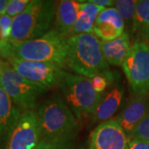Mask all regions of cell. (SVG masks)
<instances>
[{
  "label": "cell",
  "instance_id": "obj_17",
  "mask_svg": "<svg viewBox=\"0 0 149 149\" xmlns=\"http://www.w3.org/2000/svg\"><path fill=\"white\" fill-rule=\"evenodd\" d=\"M131 35L133 42H149V0H139L133 17Z\"/></svg>",
  "mask_w": 149,
  "mask_h": 149
},
{
  "label": "cell",
  "instance_id": "obj_1",
  "mask_svg": "<svg viewBox=\"0 0 149 149\" xmlns=\"http://www.w3.org/2000/svg\"><path fill=\"white\" fill-rule=\"evenodd\" d=\"M68 49V37L52 28L42 37L20 43L5 41L0 46V55L13 56L17 58L46 62L65 70Z\"/></svg>",
  "mask_w": 149,
  "mask_h": 149
},
{
  "label": "cell",
  "instance_id": "obj_4",
  "mask_svg": "<svg viewBox=\"0 0 149 149\" xmlns=\"http://www.w3.org/2000/svg\"><path fill=\"white\" fill-rule=\"evenodd\" d=\"M37 113L44 140L74 139L79 130L78 119L62 97H51Z\"/></svg>",
  "mask_w": 149,
  "mask_h": 149
},
{
  "label": "cell",
  "instance_id": "obj_3",
  "mask_svg": "<svg viewBox=\"0 0 149 149\" xmlns=\"http://www.w3.org/2000/svg\"><path fill=\"white\" fill-rule=\"evenodd\" d=\"M57 3L52 0H32L27 8L13 20L10 43L33 40L47 33L56 19Z\"/></svg>",
  "mask_w": 149,
  "mask_h": 149
},
{
  "label": "cell",
  "instance_id": "obj_28",
  "mask_svg": "<svg viewBox=\"0 0 149 149\" xmlns=\"http://www.w3.org/2000/svg\"><path fill=\"white\" fill-rule=\"evenodd\" d=\"M3 42H5V41H4V39H3V37L2 32L0 31V46H1V44Z\"/></svg>",
  "mask_w": 149,
  "mask_h": 149
},
{
  "label": "cell",
  "instance_id": "obj_24",
  "mask_svg": "<svg viewBox=\"0 0 149 149\" xmlns=\"http://www.w3.org/2000/svg\"><path fill=\"white\" fill-rule=\"evenodd\" d=\"M13 20V18L7 14L0 16V31L3 34L4 41H8L9 39L11 30H12Z\"/></svg>",
  "mask_w": 149,
  "mask_h": 149
},
{
  "label": "cell",
  "instance_id": "obj_30",
  "mask_svg": "<svg viewBox=\"0 0 149 149\" xmlns=\"http://www.w3.org/2000/svg\"><path fill=\"white\" fill-rule=\"evenodd\" d=\"M89 149H92V148H89Z\"/></svg>",
  "mask_w": 149,
  "mask_h": 149
},
{
  "label": "cell",
  "instance_id": "obj_5",
  "mask_svg": "<svg viewBox=\"0 0 149 149\" xmlns=\"http://www.w3.org/2000/svg\"><path fill=\"white\" fill-rule=\"evenodd\" d=\"M59 87L65 104L78 121L83 117L91 116L104 95L96 92L90 78L70 74L65 70L60 80Z\"/></svg>",
  "mask_w": 149,
  "mask_h": 149
},
{
  "label": "cell",
  "instance_id": "obj_16",
  "mask_svg": "<svg viewBox=\"0 0 149 149\" xmlns=\"http://www.w3.org/2000/svg\"><path fill=\"white\" fill-rule=\"evenodd\" d=\"M100 45L107 63L114 66H121L132 46L131 35L129 32H124L122 36L113 41H100Z\"/></svg>",
  "mask_w": 149,
  "mask_h": 149
},
{
  "label": "cell",
  "instance_id": "obj_31",
  "mask_svg": "<svg viewBox=\"0 0 149 149\" xmlns=\"http://www.w3.org/2000/svg\"><path fill=\"white\" fill-rule=\"evenodd\" d=\"M0 149H1V145H0Z\"/></svg>",
  "mask_w": 149,
  "mask_h": 149
},
{
  "label": "cell",
  "instance_id": "obj_20",
  "mask_svg": "<svg viewBox=\"0 0 149 149\" xmlns=\"http://www.w3.org/2000/svg\"><path fill=\"white\" fill-rule=\"evenodd\" d=\"M139 139L149 142V113L139 122L129 136V140Z\"/></svg>",
  "mask_w": 149,
  "mask_h": 149
},
{
  "label": "cell",
  "instance_id": "obj_14",
  "mask_svg": "<svg viewBox=\"0 0 149 149\" xmlns=\"http://www.w3.org/2000/svg\"><path fill=\"white\" fill-rule=\"evenodd\" d=\"M124 91L120 85H115L105 92L101 101L91 115L93 123H101L111 119L123 99Z\"/></svg>",
  "mask_w": 149,
  "mask_h": 149
},
{
  "label": "cell",
  "instance_id": "obj_12",
  "mask_svg": "<svg viewBox=\"0 0 149 149\" xmlns=\"http://www.w3.org/2000/svg\"><path fill=\"white\" fill-rule=\"evenodd\" d=\"M148 113H149V92L135 95L115 119L129 138L133 129Z\"/></svg>",
  "mask_w": 149,
  "mask_h": 149
},
{
  "label": "cell",
  "instance_id": "obj_27",
  "mask_svg": "<svg viewBox=\"0 0 149 149\" xmlns=\"http://www.w3.org/2000/svg\"><path fill=\"white\" fill-rule=\"evenodd\" d=\"M8 3V0H0V16L6 13V8Z\"/></svg>",
  "mask_w": 149,
  "mask_h": 149
},
{
  "label": "cell",
  "instance_id": "obj_29",
  "mask_svg": "<svg viewBox=\"0 0 149 149\" xmlns=\"http://www.w3.org/2000/svg\"><path fill=\"white\" fill-rule=\"evenodd\" d=\"M0 76H1V60H0Z\"/></svg>",
  "mask_w": 149,
  "mask_h": 149
},
{
  "label": "cell",
  "instance_id": "obj_21",
  "mask_svg": "<svg viewBox=\"0 0 149 149\" xmlns=\"http://www.w3.org/2000/svg\"><path fill=\"white\" fill-rule=\"evenodd\" d=\"M73 139H57V140H44L37 149H72Z\"/></svg>",
  "mask_w": 149,
  "mask_h": 149
},
{
  "label": "cell",
  "instance_id": "obj_32",
  "mask_svg": "<svg viewBox=\"0 0 149 149\" xmlns=\"http://www.w3.org/2000/svg\"><path fill=\"white\" fill-rule=\"evenodd\" d=\"M148 46H149V42H148Z\"/></svg>",
  "mask_w": 149,
  "mask_h": 149
},
{
  "label": "cell",
  "instance_id": "obj_22",
  "mask_svg": "<svg viewBox=\"0 0 149 149\" xmlns=\"http://www.w3.org/2000/svg\"><path fill=\"white\" fill-rule=\"evenodd\" d=\"M30 3V0H8L5 14L14 18L25 10Z\"/></svg>",
  "mask_w": 149,
  "mask_h": 149
},
{
  "label": "cell",
  "instance_id": "obj_10",
  "mask_svg": "<svg viewBox=\"0 0 149 149\" xmlns=\"http://www.w3.org/2000/svg\"><path fill=\"white\" fill-rule=\"evenodd\" d=\"M92 149H128L129 138L115 118L100 123L91 133Z\"/></svg>",
  "mask_w": 149,
  "mask_h": 149
},
{
  "label": "cell",
  "instance_id": "obj_2",
  "mask_svg": "<svg viewBox=\"0 0 149 149\" xmlns=\"http://www.w3.org/2000/svg\"><path fill=\"white\" fill-rule=\"evenodd\" d=\"M66 66L87 78L104 75L111 82L113 74L102 52L100 41L95 33H84L68 37Z\"/></svg>",
  "mask_w": 149,
  "mask_h": 149
},
{
  "label": "cell",
  "instance_id": "obj_8",
  "mask_svg": "<svg viewBox=\"0 0 149 149\" xmlns=\"http://www.w3.org/2000/svg\"><path fill=\"white\" fill-rule=\"evenodd\" d=\"M3 58L18 74L38 87L43 93L59 85L65 71L57 65L50 63L25 61L13 56H5Z\"/></svg>",
  "mask_w": 149,
  "mask_h": 149
},
{
  "label": "cell",
  "instance_id": "obj_9",
  "mask_svg": "<svg viewBox=\"0 0 149 149\" xmlns=\"http://www.w3.org/2000/svg\"><path fill=\"white\" fill-rule=\"evenodd\" d=\"M42 140L37 111L24 110L3 145V149H37Z\"/></svg>",
  "mask_w": 149,
  "mask_h": 149
},
{
  "label": "cell",
  "instance_id": "obj_11",
  "mask_svg": "<svg viewBox=\"0 0 149 149\" xmlns=\"http://www.w3.org/2000/svg\"><path fill=\"white\" fill-rule=\"evenodd\" d=\"M125 23L115 8H105L96 19L93 32L101 41L109 42L124 33Z\"/></svg>",
  "mask_w": 149,
  "mask_h": 149
},
{
  "label": "cell",
  "instance_id": "obj_13",
  "mask_svg": "<svg viewBox=\"0 0 149 149\" xmlns=\"http://www.w3.org/2000/svg\"><path fill=\"white\" fill-rule=\"evenodd\" d=\"M22 110L13 103L8 95L0 85V145L1 148L14 129Z\"/></svg>",
  "mask_w": 149,
  "mask_h": 149
},
{
  "label": "cell",
  "instance_id": "obj_7",
  "mask_svg": "<svg viewBox=\"0 0 149 149\" xmlns=\"http://www.w3.org/2000/svg\"><path fill=\"white\" fill-rule=\"evenodd\" d=\"M122 66L135 95L149 92L148 44L142 41L133 42Z\"/></svg>",
  "mask_w": 149,
  "mask_h": 149
},
{
  "label": "cell",
  "instance_id": "obj_18",
  "mask_svg": "<svg viewBox=\"0 0 149 149\" xmlns=\"http://www.w3.org/2000/svg\"><path fill=\"white\" fill-rule=\"evenodd\" d=\"M104 8H105L83 1L77 21L72 29L70 36L84 33H94L93 29L96 19Z\"/></svg>",
  "mask_w": 149,
  "mask_h": 149
},
{
  "label": "cell",
  "instance_id": "obj_6",
  "mask_svg": "<svg viewBox=\"0 0 149 149\" xmlns=\"http://www.w3.org/2000/svg\"><path fill=\"white\" fill-rule=\"evenodd\" d=\"M0 85L21 110L34 109L37 97L43 92L18 74L6 61H1Z\"/></svg>",
  "mask_w": 149,
  "mask_h": 149
},
{
  "label": "cell",
  "instance_id": "obj_15",
  "mask_svg": "<svg viewBox=\"0 0 149 149\" xmlns=\"http://www.w3.org/2000/svg\"><path fill=\"white\" fill-rule=\"evenodd\" d=\"M83 1L62 0L57 3L55 28L66 37H70L79 16Z\"/></svg>",
  "mask_w": 149,
  "mask_h": 149
},
{
  "label": "cell",
  "instance_id": "obj_26",
  "mask_svg": "<svg viewBox=\"0 0 149 149\" xmlns=\"http://www.w3.org/2000/svg\"><path fill=\"white\" fill-rule=\"evenodd\" d=\"M86 2L100 6V7H103V8H105V7H108V6H112L114 4V1H113V0H89V1H86Z\"/></svg>",
  "mask_w": 149,
  "mask_h": 149
},
{
  "label": "cell",
  "instance_id": "obj_23",
  "mask_svg": "<svg viewBox=\"0 0 149 149\" xmlns=\"http://www.w3.org/2000/svg\"><path fill=\"white\" fill-rule=\"evenodd\" d=\"M91 80L92 85L96 92L102 95L105 94L106 89L108 88L109 85L111 83V81L104 75H96L95 77L91 78Z\"/></svg>",
  "mask_w": 149,
  "mask_h": 149
},
{
  "label": "cell",
  "instance_id": "obj_19",
  "mask_svg": "<svg viewBox=\"0 0 149 149\" xmlns=\"http://www.w3.org/2000/svg\"><path fill=\"white\" fill-rule=\"evenodd\" d=\"M138 1L136 0H117L114 1V7L123 17L125 26H127L126 32L131 33L133 21Z\"/></svg>",
  "mask_w": 149,
  "mask_h": 149
},
{
  "label": "cell",
  "instance_id": "obj_25",
  "mask_svg": "<svg viewBox=\"0 0 149 149\" xmlns=\"http://www.w3.org/2000/svg\"><path fill=\"white\" fill-rule=\"evenodd\" d=\"M128 149H149V142L139 139L129 140Z\"/></svg>",
  "mask_w": 149,
  "mask_h": 149
}]
</instances>
